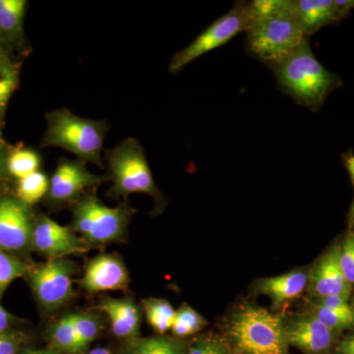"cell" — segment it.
<instances>
[{"mask_svg":"<svg viewBox=\"0 0 354 354\" xmlns=\"http://www.w3.org/2000/svg\"><path fill=\"white\" fill-rule=\"evenodd\" d=\"M39 167L41 158L31 149H16L7 155L6 171L19 180L39 171Z\"/></svg>","mask_w":354,"mask_h":354,"instance_id":"cell-20","label":"cell"},{"mask_svg":"<svg viewBox=\"0 0 354 354\" xmlns=\"http://www.w3.org/2000/svg\"><path fill=\"white\" fill-rule=\"evenodd\" d=\"M24 354H57L53 351H31Z\"/></svg>","mask_w":354,"mask_h":354,"instance_id":"cell-39","label":"cell"},{"mask_svg":"<svg viewBox=\"0 0 354 354\" xmlns=\"http://www.w3.org/2000/svg\"><path fill=\"white\" fill-rule=\"evenodd\" d=\"M27 270L24 263L0 251V295L13 281L23 276Z\"/></svg>","mask_w":354,"mask_h":354,"instance_id":"cell-28","label":"cell"},{"mask_svg":"<svg viewBox=\"0 0 354 354\" xmlns=\"http://www.w3.org/2000/svg\"><path fill=\"white\" fill-rule=\"evenodd\" d=\"M129 211L124 207L111 208L95 195H88L74 208V228L91 243H108L124 232Z\"/></svg>","mask_w":354,"mask_h":354,"instance_id":"cell-7","label":"cell"},{"mask_svg":"<svg viewBox=\"0 0 354 354\" xmlns=\"http://www.w3.org/2000/svg\"><path fill=\"white\" fill-rule=\"evenodd\" d=\"M288 344L305 354H330L337 342V333L312 314L292 317L286 321Z\"/></svg>","mask_w":354,"mask_h":354,"instance_id":"cell-9","label":"cell"},{"mask_svg":"<svg viewBox=\"0 0 354 354\" xmlns=\"http://www.w3.org/2000/svg\"><path fill=\"white\" fill-rule=\"evenodd\" d=\"M50 337L55 346L65 353L72 354L83 353L69 315L60 319L53 325L51 328Z\"/></svg>","mask_w":354,"mask_h":354,"instance_id":"cell-24","label":"cell"},{"mask_svg":"<svg viewBox=\"0 0 354 354\" xmlns=\"http://www.w3.org/2000/svg\"><path fill=\"white\" fill-rule=\"evenodd\" d=\"M310 314L325 324L330 330L339 333L344 330L354 329V309L337 310L311 304Z\"/></svg>","mask_w":354,"mask_h":354,"instance_id":"cell-23","label":"cell"},{"mask_svg":"<svg viewBox=\"0 0 354 354\" xmlns=\"http://www.w3.org/2000/svg\"><path fill=\"white\" fill-rule=\"evenodd\" d=\"M50 180L41 171H37L31 176L25 177L18 181L17 199L25 205H34L48 195Z\"/></svg>","mask_w":354,"mask_h":354,"instance_id":"cell-22","label":"cell"},{"mask_svg":"<svg viewBox=\"0 0 354 354\" xmlns=\"http://www.w3.org/2000/svg\"><path fill=\"white\" fill-rule=\"evenodd\" d=\"M4 145L3 137H2L1 129H0V146Z\"/></svg>","mask_w":354,"mask_h":354,"instance_id":"cell-40","label":"cell"},{"mask_svg":"<svg viewBox=\"0 0 354 354\" xmlns=\"http://www.w3.org/2000/svg\"><path fill=\"white\" fill-rule=\"evenodd\" d=\"M27 1L0 0V38L7 44L22 41Z\"/></svg>","mask_w":354,"mask_h":354,"instance_id":"cell-18","label":"cell"},{"mask_svg":"<svg viewBox=\"0 0 354 354\" xmlns=\"http://www.w3.org/2000/svg\"><path fill=\"white\" fill-rule=\"evenodd\" d=\"M13 64H14L10 57H9L8 51L6 50V44L2 41L1 38H0V68L11 66V65Z\"/></svg>","mask_w":354,"mask_h":354,"instance_id":"cell-34","label":"cell"},{"mask_svg":"<svg viewBox=\"0 0 354 354\" xmlns=\"http://www.w3.org/2000/svg\"><path fill=\"white\" fill-rule=\"evenodd\" d=\"M205 325V319L194 309L184 304L176 312L171 330L176 337H185L196 334Z\"/></svg>","mask_w":354,"mask_h":354,"instance_id":"cell-25","label":"cell"},{"mask_svg":"<svg viewBox=\"0 0 354 354\" xmlns=\"http://www.w3.org/2000/svg\"><path fill=\"white\" fill-rule=\"evenodd\" d=\"M32 242L39 252L53 258H62L88 250L87 241L78 237L69 227L48 216L39 218L32 230Z\"/></svg>","mask_w":354,"mask_h":354,"instance_id":"cell-12","label":"cell"},{"mask_svg":"<svg viewBox=\"0 0 354 354\" xmlns=\"http://www.w3.org/2000/svg\"><path fill=\"white\" fill-rule=\"evenodd\" d=\"M30 281L39 304L48 310L62 306L73 290L71 265L62 258L39 266L30 274Z\"/></svg>","mask_w":354,"mask_h":354,"instance_id":"cell-8","label":"cell"},{"mask_svg":"<svg viewBox=\"0 0 354 354\" xmlns=\"http://www.w3.org/2000/svg\"><path fill=\"white\" fill-rule=\"evenodd\" d=\"M334 354H354V335L342 339L335 346Z\"/></svg>","mask_w":354,"mask_h":354,"instance_id":"cell-31","label":"cell"},{"mask_svg":"<svg viewBox=\"0 0 354 354\" xmlns=\"http://www.w3.org/2000/svg\"><path fill=\"white\" fill-rule=\"evenodd\" d=\"M122 354H187L183 342L165 337L128 339Z\"/></svg>","mask_w":354,"mask_h":354,"instance_id":"cell-19","label":"cell"},{"mask_svg":"<svg viewBox=\"0 0 354 354\" xmlns=\"http://www.w3.org/2000/svg\"><path fill=\"white\" fill-rule=\"evenodd\" d=\"M308 279L306 272L297 270L281 276L260 279L257 290L271 298L274 305H281L299 297L306 288Z\"/></svg>","mask_w":354,"mask_h":354,"instance_id":"cell-15","label":"cell"},{"mask_svg":"<svg viewBox=\"0 0 354 354\" xmlns=\"http://www.w3.org/2000/svg\"><path fill=\"white\" fill-rule=\"evenodd\" d=\"M249 6V50L261 62L274 67L306 41L291 0H255Z\"/></svg>","mask_w":354,"mask_h":354,"instance_id":"cell-1","label":"cell"},{"mask_svg":"<svg viewBox=\"0 0 354 354\" xmlns=\"http://www.w3.org/2000/svg\"><path fill=\"white\" fill-rule=\"evenodd\" d=\"M251 21L249 3L237 2L227 14L215 21L189 46L172 57L169 72L174 74L180 71L193 60L228 43L239 32L248 31Z\"/></svg>","mask_w":354,"mask_h":354,"instance_id":"cell-6","label":"cell"},{"mask_svg":"<svg viewBox=\"0 0 354 354\" xmlns=\"http://www.w3.org/2000/svg\"><path fill=\"white\" fill-rule=\"evenodd\" d=\"M351 218H353V221H354V201L353 207H351Z\"/></svg>","mask_w":354,"mask_h":354,"instance_id":"cell-41","label":"cell"},{"mask_svg":"<svg viewBox=\"0 0 354 354\" xmlns=\"http://www.w3.org/2000/svg\"><path fill=\"white\" fill-rule=\"evenodd\" d=\"M293 6L306 36L341 20L335 0H295Z\"/></svg>","mask_w":354,"mask_h":354,"instance_id":"cell-16","label":"cell"},{"mask_svg":"<svg viewBox=\"0 0 354 354\" xmlns=\"http://www.w3.org/2000/svg\"><path fill=\"white\" fill-rule=\"evenodd\" d=\"M129 281L127 268L120 259L109 254H102L88 263L80 285L90 292L120 290Z\"/></svg>","mask_w":354,"mask_h":354,"instance_id":"cell-14","label":"cell"},{"mask_svg":"<svg viewBox=\"0 0 354 354\" xmlns=\"http://www.w3.org/2000/svg\"><path fill=\"white\" fill-rule=\"evenodd\" d=\"M8 153L6 150V144L0 146V178L3 176L6 171V158Z\"/></svg>","mask_w":354,"mask_h":354,"instance_id":"cell-37","label":"cell"},{"mask_svg":"<svg viewBox=\"0 0 354 354\" xmlns=\"http://www.w3.org/2000/svg\"><path fill=\"white\" fill-rule=\"evenodd\" d=\"M102 177L91 174L86 162L62 158L58 162L50 180L48 196L53 204H64L76 200L88 187L102 181Z\"/></svg>","mask_w":354,"mask_h":354,"instance_id":"cell-10","label":"cell"},{"mask_svg":"<svg viewBox=\"0 0 354 354\" xmlns=\"http://www.w3.org/2000/svg\"><path fill=\"white\" fill-rule=\"evenodd\" d=\"M339 252V247H333L310 272L308 292L312 298L339 295L349 299L353 286L346 281L342 274Z\"/></svg>","mask_w":354,"mask_h":354,"instance_id":"cell-13","label":"cell"},{"mask_svg":"<svg viewBox=\"0 0 354 354\" xmlns=\"http://www.w3.org/2000/svg\"><path fill=\"white\" fill-rule=\"evenodd\" d=\"M339 261L344 279L351 286L354 285V234H348L342 242Z\"/></svg>","mask_w":354,"mask_h":354,"instance_id":"cell-30","label":"cell"},{"mask_svg":"<svg viewBox=\"0 0 354 354\" xmlns=\"http://www.w3.org/2000/svg\"><path fill=\"white\" fill-rule=\"evenodd\" d=\"M88 354H111V351L108 348H99L93 349Z\"/></svg>","mask_w":354,"mask_h":354,"instance_id":"cell-38","label":"cell"},{"mask_svg":"<svg viewBox=\"0 0 354 354\" xmlns=\"http://www.w3.org/2000/svg\"><path fill=\"white\" fill-rule=\"evenodd\" d=\"M100 308L109 316L113 334L121 339L137 337L140 327L139 309L131 300L106 299Z\"/></svg>","mask_w":354,"mask_h":354,"instance_id":"cell-17","label":"cell"},{"mask_svg":"<svg viewBox=\"0 0 354 354\" xmlns=\"http://www.w3.org/2000/svg\"><path fill=\"white\" fill-rule=\"evenodd\" d=\"M281 88L300 106L317 111L339 85V77L319 62L308 39L283 62L272 67Z\"/></svg>","mask_w":354,"mask_h":354,"instance_id":"cell-2","label":"cell"},{"mask_svg":"<svg viewBox=\"0 0 354 354\" xmlns=\"http://www.w3.org/2000/svg\"><path fill=\"white\" fill-rule=\"evenodd\" d=\"M69 317L84 351L97 337L99 326L94 317L87 314H70Z\"/></svg>","mask_w":354,"mask_h":354,"instance_id":"cell-27","label":"cell"},{"mask_svg":"<svg viewBox=\"0 0 354 354\" xmlns=\"http://www.w3.org/2000/svg\"><path fill=\"white\" fill-rule=\"evenodd\" d=\"M0 354H16V344L12 339L0 334Z\"/></svg>","mask_w":354,"mask_h":354,"instance_id":"cell-33","label":"cell"},{"mask_svg":"<svg viewBox=\"0 0 354 354\" xmlns=\"http://www.w3.org/2000/svg\"><path fill=\"white\" fill-rule=\"evenodd\" d=\"M335 4L341 19L354 9V0H335Z\"/></svg>","mask_w":354,"mask_h":354,"instance_id":"cell-32","label":"cell"},{"mask_svg":"<svg viewBox=\"0 0 354 354\" xmlns=\"http://www.w3.org/2000/svg\"><path fill=\"white\" fill-rule=\"evenodd\" d=\"M10 324V316L8 312L0 305V334L8 328Z\"/></svg>","mask_w":354,"mask_h":354,"instance_id":"cell-35","label":"cell"},{"mask_svg":"<svg viewBox=\"0 0 354 354\" xmlns=\"http://www.w3.org/2000/svg\"><path fill=\"white\" fill-rule=\"evenodd\" d=\"M187 354H234L232 348L215 335L200 337L189 348Z\"/></svg>","mask_w":354,"mask_h":354,"instance_id":"cell-29","label":"cell"},{"mask_svg":"<svg viewBox=\"0 0 354 354\" xmlns=\"http://www.w3.org/2000/svg\"><path fill=\"white\" fill-rule=\"evenodd\" d=\"M31 214L17 198H0V248L18 251L32 241Z\"/></svg>","mask_w":354,"mask_h":354,"instance_id":"cell-11","label":"cell"},{"mask_svg":"<svg viewBox=\"0 0 354 354\" xmlns=\"http://www.w3.org/2000/svg\"><path fill=\"white\" fill-rule=\"evenodd\" d=\"M344 164H346V169L349 172L353 183L354 184V155L353 152H348L344 156Z\"/></svg>","mask_w":354,"mask_h":354,"instance_id":"cell-36","label":"cell"},{"mask_svg":"<svg viewBox=\"0 0 354 354\" xmlns=\"http://www.w3.org/2000/svg\"><path fill=\"white\" fill-rule=\"evenodd\" d=\"M46 120L43 148H62L84 162L101 167L102 147L109 129L106 121L80 118L67 109L50 111Z\"/></svg>","mask_w":354,"mask_h":354,"instance_id":"cell-4","label":"cell"},{"mask_svg":"<svg viewBox=\"0 0 354 354\" xmlns=\"http://www.w3.org/2000/svg\"><path fill=\"white\" fill-rule=\"evenodd\" d=\"M106 158L113 181V194L127 196L144 193L156 198L160 196L143 147L136 139L123 140L106 151Z\"/></svg>","mask_w":354,"mask_h":354,"instance_id":"cell-5","label":"cell"},{"mask_svg":"<svg viewBox=\"0 0 354 354\" xmlns=\"http://www.w3.org/2000/svg\"><path fill=\"white\" fill-rule=\"evenodd\" d=\"M143 304L147 320L158 334L164 335L167 330H171L176 311L169 301L150 298L144 300Z\"/></svg>","mask_w":354,"mask_h":354,"instance_id":"cell-21","label":"cell"},{"mask_svg":"<svg viewBox=\"0 0 354 354\" xmlns=\"http://www.w3.org/2000/svg\"><path fill=\"white\" fill-rule=\"evenodd\" d=\"M234 354H290L283 317L251 304H242L227 325Z\"/></svg>","mask_w":354,"mask_h":354,"instance_id":"cell-3","label":"cell"},{"mask_svg":"<svg viewBox=\"0 0 354 354\" xmlns=\"http://www.w3.org/2000/svg\"><path fill=\"white\" fill-rule=\"evenodd\" d=\"M19 83V71L17 65L0 68V123L3 120L9 100Z\"/></svg>","mask_w":354,"mask_h":354,"instance_id":"cell-26","label":"cell"}]
</instances>
